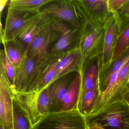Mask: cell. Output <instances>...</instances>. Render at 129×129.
I'll return each instance as SVG.
<instances>
[{"instance_id": "cell-1", "label": "cell", "mask_w": 129, "mask_h": 129, "mask_svg": "<svg viewBox=\"0 0 129 129\" xmlns=\"http://www.w3.org/2000/svg\"><path fill=\"white\" fill-rule=\"evenodd\" d=\"M86 118L87 124L96 122L106 129H129V106L121 99Z\"/></svg>"}, {"instance_id": "cell-2", "label": "cell", "mask_w": 129, "mask_h": 129, "mask_svg": "<svg viewBox=\"0 0 129 129\" xmlns=\"http://www.w3.org/2000/svg\"><path fill=\"white\" fill-rule=\"evenodd\" d=\"M105 25L86 22L79 30L76 47L83 56L85 65L90 59L102 54Z\"/></svg>"}, {"instance_id": "cell-3", "label": "cell", "mask_w": 129, "mask_h": 129, "mask_svg": "<svg viewBox=\"0 0 129 129\" xmlns=\"http://www.w3.org/2000/svg\"><path fill=\"white\" fill-rule=\"evenodd\" d=\"M86 117L78 109L49 112L32 129H86Z\"/></svg>"}, {"instance_id": "cell-4", "label": "cell", "mask_w": 129, "mask_h": 129, "mask_svg": "<svg viewBox=\"0 0 129 129\" xmlns=\"http://www.w3.org/2000/svg\"><path fill=\"white\" fill-rule=\"evenodd\" d=\"M13 91L14 97L30 116L33 126L50 112V98L47 87L40 92Z\"/></svg>"}, {"instance_id": "cell-5", "label": "cell", "mask_w": 129, "mask_h": 129, "mask_svg": "<svg viewBox=\"0 0 129 129\" xmlns=\"http://www.w3.org/2000/svg\"><path fill=\"white\" fill-rule=\"evenodd\" d=\"M41 12L49 18L66 22L78 30L83 24L75 0H52L43 7Z\"/></svg>"}, {"instance_id": "cell-6", "label": "cell", "mask_w": 129, "mask_h": 129, "mask_svg": "<svg viewBox=\"0 0 129 129\" xmlns=\"http://www.w3.org/2000/svg\"><path fill=\"white\" fill-rule=\"evenodd\" d=\"M121 22L116 14H112L105 25L102 51L100 55V80L111 66L113 50L120 31Z\"/></svg>"}, {"instance_id": "cell-7", "label": "cell", "mask_w": 129, "mask_h": 129, "mask_svg": "<svg viewBox=\"0 0 129 129\" xmlns=\"http://www.w3.org/2000/svg\"><path fill=\"white\" fill-rule=\"evenodd\" d=\"M43 14H37L19 12L8 8L5 27L1 34L2 43L15 40L28 26L40 18Z\"/></svg>"}, {"instance_id": "cell-8", "label": "cell", "mask_w": 129, "mask_h": 129, "mask_svg": "<svg viewBox=\"0 0 129 129\" xmlns=\"http://www.w3.org/2000/svg\"><path fill=\"white\" fill-rule=\"evenodd\" d=\"M55 24L35 37L27 50V55L34 58L40 64L50 56V49L59 38L60 33Z\"/></svg>"}, {"instance_id": "cell-9", "label": "cell", "mask_w": 129, "mask_h": 129, "mask_svg": "<svg viewBox=\"0 0 129 129\" xmlns=\"http://www.w3.org/2000/svg\"><path fill=\"white\" fill-rule=\"evenodd\" d=\"M83 23L86 22L105 24L112 15L108 7L107 0H75Z\"/></svg>"}, {"instance_id": "cell-10", "label": "cell", "mask_w": 129, "mask_h": 129, "mask_svg": "<svg viewBox=\"0 0 129 129\" xmlns=\"http://www.w3.org/2000/svg\"><path fill=\"white\" fill-rule=\"evenodd\" d=\"M41 64L38 63L34 58L28 57L26 54L19 66L16 68L15 84L13 91L18 92L29 91Z\"/></svg>"}, {"instance_id": "cell-11", "label": "cell", "mask_w": 129, "mask_h": 129, "mask_svg": "<svg viewBox=\"0 0 129 129\" xmlns=\"http://www.w3.org/2000/svg\"><path fill=\"white\" fill-rule=\"evenodd\" d=\"M12 90L3 71L0 69V126L13 129Z\"/></svg>"}, {"instance_id": "cell-12", "label": "cell", "mask_w": 129, "mask_h": 129, "mask_svg": "<svg viewBox=\"0 0 129 129\" xmlns=\"http://www.w3.org/2000/svg\"><path fill=\"white\" fill-rule=\"evenodd\" d=\"M55 25L60 35L51 48L50 55H58L75 48L79 30L59 19H55Z\"/></svg>"}, {"instance_id": "cell-13", "label": "cell", "mask_w": 129, "mask_h": 129, "mask_svg": "<svg viewBox=\"0 0 129 129\" xmlns=\"http://www.w3.org/2000/svg\"><path fill=\"white\" fill-rule=\"evenodd\" d=\"M61 54L50 55L40 65L35 80L28 91L40 92L58 79L56 65Z\"/></svg>"}, {"instance_id": "cell-14", "label": "cell", "mask_w": 129, "mask_h": 129, "mask_svg": "<svg viewBox=\"0 0 129 129\" xmlns=\"http://www.w3.org/2000/svg\"><path fill=\"white\" fill-rule=\"evenodd\" d=\"M85 60L77 48L61 53L56 61L58 79L69 73L84 70Z\"/></svg>"}, {"instance_id": "cell-15", "label": "cell", "mask_w": 129, "mask_h": 129, "mask_svg": "<svg viewBox=\"0 0 129 129\" xmlns=\"http://www.w3.org/2000/svg\"><path fill=\"white\" fill-rule=\"evenodd\" d=\"M78 72H72L56 80L48 87L50 98V112L61 110L63 97L69 89Z\"/></svg>"}, {"instance_id": "cell-16", "label": "cell", "mask_w": 129, "mask_h": 129, "mask_svg": "<svg viewBox=\"0 0 129 129\" xmlns=\"http://www.w3.org/2000/svg\"><path fill=\"white\" fill-rule=\"evenodd\" d=\"M55 21V19L48 17L43 13L40 18L28 26L16 39L20 42L27 52L28 48L34 39L43 31L53 26Z\"/></svg>"}, {"instance_id": "cell-17", "label": "cell", "mask_w": 129, "mask_h": 129, "mask_svg": "<svg viewBox=\"0 0 129 129\" xmlns=\"http://www.w3.org/2000/svg\"><path fill=\"white\" fill-rule=\"evenodd\" d=\"M87 63L89 64L86 70H84L81 90L99 89L100 55L90 59Z\"/></svg>"}, {"instance_id": "cell-18", "label": "cell", "mask_w": 129, "mask_h": 129, "mask_svg": "<svg viewBox=\"0 0 129 129\" xmlns=\"http://www.w3.org/2000/svg\"><path fill=\"white\" fill-rule=\"evenodd\" d=\"M83 70L77 73L76 77L63 97L61 110L68 111L78 109V105L82 88Z\"/></svg>"}, {"instance_id": "cell-19", "label": "cell", "mask_w": 129, "mask_h": 129, "mask_svg": "<svg viewBox=\"0 0 129 129\" xmlns=\"http://www.w3.org/2000/svg\"><path fill=\"white\" fill-rule=\"evenodd\" d=\"M52 0H12L9 1V7L19 12L33 14L41 12L44 6Z\"/></svg>"}, {"instance_id": "cell-20", "label": "cell", "mask_w": 129, "mask_h": 129, "mask_svg": "<svg viewBox=\"0 0 129 129\" xmlns=\"http://www.w3.org/2000/svg\"><path fill=\"white\" fill-rule=\"evenodd\" d=\"M100 93L99 89L81 90L78 105V110L85 117L90 115Z\"/></svg>"}, {"instance_id": "cell-21", "label": "cell", "mask_w": 129, "mask_h": 129, "mask_svg": "<svg viewBox=\"0 0 129 129\" xmlns=\"http://www.w3.org/2000/svg\"><path fill=\"white\" fill-rule=\"evenodd\" d=\"M2 44L10 61L16 68L18 67L26 54L22 45L16 39L6 41Z\"/></svg>"}, {"instance_id": "cell-22", "label": "cell", "mask_w": 129, "mask_h": 129, "mask_svg": "<svg viewBox=\"0 0 129 129\" xmlns=\"http://www.w3.org/2000/svg\"><path fill=\"white\" fill-rule=\"evenodd\" d=\"M13 129H32L33 125L30 116L13 95Z\"/></svg>"}, {"instance_id": "cell-23", "label": "cell", "mask_w": 129, "mask_h": 129, "mask_svg": "<svg viewBox=\"0 0 129 129\" xmlns=\"http://www.w3.org/2000/svg\"><path fill=\"white\" fill-rule=\"evenodd\" d=\"M129 49V23L118 36L111 60V66Z\"/></svg>"}, {"instance_id": "cell-24", "label": "cell", "mask_w": 129, "mask_h": 129, "mask_svg": "<svg viewBox=\"0 0 129 129\" xmlns=\"http://www.w3.org/2000/svg\"><path fill=\"white\" fill-rule=\"evenodd\" d=\"M129 58V49L114 62L112 66H110L107 72L100 80L99 86L100 93L104 92L107 89L112 75L115 72H118L122 66Z\"/></svg>"}, {"instance_id": "cell-25", "label": "cell", "mask_w": 129, "mask_h": 129, "mask_svg": "<svg viewBox=\"0 0 129 129\" xmlns=\"http://www.w3.org/2000/svg\"><path fill=\"white\" fill-rule=\"evenodd\" d=\"M0 68L3 71L13 91L15 84L16 68L8 58L4 49L0 51Z\"/></svg>"}, {"instance_id": "cell-26", "label": "cell", "mask_w": 129, "mask_h": 129, "mask_svg": "<svg viewBox=\"0 0 129 129\" xmlns=\"http://www.w3.org/2000/svg\"><path fill=\"white\" fill-rule=\"evenodd\" d=\"M116 14L120 21L121 31L129 23V0Z\"/></svg>"}, {"instance_id": "cell-27", "label": "cell", "mask_w": 129, "mask_h": 129, "mask_svg": "<svg viewBox=\"0 0 129 129\" xmlns=\"http://www.w3.org/2000/svg\"><path fill=\"white\" fill-rule=\"evenodd\" d=\"M128 0H107L108 9L112 14H116Z\"/></svg>"}, {"instance_id": "cell-28", "label": "cell", "mask_w": 129, "mask_h": 129, "mask_svg": "<svg viewBox=\"0 0 129 129\" xmlns=\"http://www.w3.org/2000/svg\"><path fill=\"white\" fill-rule=\"evenodd\" d=\"M86 129H106L102 125L96 122H92L87 124Z\"/></svg>"}, {"instance_id": "cell-29", "label": "cell", "mask_w": 129, "mask_h": 129, "mask_svg": "<svg viewBox=\"0 0 129 129\" xmlns=\"http://www.w3.org/2000/svg\"><path fill=\"white\" fill-rule=\"evenodd\" d=\"M122 98L129 106V87H127L123 92Z\"/></svg>"}, {"instance_id": "cell-30", "label": "cell", "mask_w": 129, "mask_h": 129, "mask_svg": "<svg viewBox=\"0 0 129 129\" xmlns=\"http://www.w3.org/2000/svg\"><path fill=\"white\" fill-rule=\"evenodd\" d=\"M8 0H0V16L1 17L2 13L5 9L8 2Z\"/></svg>"}, {"instance_id": "cell-31", "label": "cell", "mask_w": 129, "mask_h": 129, "mask_svg": "<svg viewBox=\"0 0 129 129\" xmlns=\"http://www.w3.org/2000/svg\"><path fill=\"white\" fill-rule=\"evenodd\" d=\"M0 127H0V129H3V128H2V127L1 126H0Z\"/></svg>"}]
</instances>
